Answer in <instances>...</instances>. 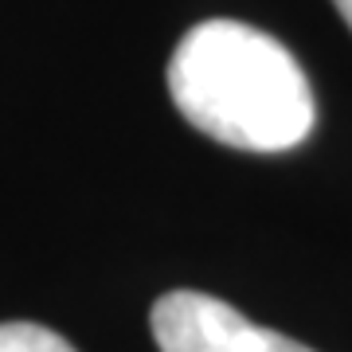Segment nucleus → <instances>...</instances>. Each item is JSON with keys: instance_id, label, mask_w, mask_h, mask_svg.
Here are the masks:
<instances>
[{"instance_id": "1", "label": "nucleus", "mask_w": 352, "mask_h": 352, "mask_svg": "<svg viewBox=\"0 0 352 352\" xmlns=\"http://www.w3.org/2000/svg\"><path fill=\"white\" fill-rule=\"evenodd\" d=\"M168 94L188 126L231 149L286 153L314 129V90L298 59L239 20H204L176 43Z\"/></svg>"}, {"instance_id": "2", "label": "nucleus", "mask_w": 352, "mask_h": 352, "mask_svg": "<svg viewBox=\"0 0 352 352\" xmlns=\"http://www.w3.org/2000/svg\"><path fill=\"white\" fill-rule=\"evenodd\" d=\"M153 340L161 352H314L274 329L247 321L212 294L173 289L153 305Z\"/></svg>"}, {"instance_id": "3", "label": "nucleus", "mask_w": 352, "mask_h": 352, "mask_svg": "<svg viewBox=\"0 0 352 352\" xmlns=\"http://www.w3.org/2000/svg\"><path fill=\"white\" fill-rule=\"evenodd\" d=\"M0 352H75L71 340L32 321H4L0 325Z\"/></svg>"}, {"instance_id": "4", "label": "nucleus", "mask_w": 352, "mask_h": 352, "mask_svg": "<svg viewBox=\"0 0 352 352\" xmlns=\"http://www.w3.org/2000/svg\"><path fill=\"white\" fill-rule=\"evenodd\" d=\"M333 4H337V12L344 16V24L352 28V0H333Z\"/></svg>"}]
</instances>
